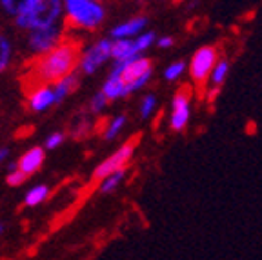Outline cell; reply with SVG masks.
Here are the masks:
<instances>
[{
	"instance_id": "cell-1",
	"label": "cell",
	"mask_w": 262,
	"mask_h": 260,
	"mask_svg": "<svg viewBox=\"0 0 262 260\" xmlns=\"http://www.w3.org/2000/svg\"><path fill=\"white\" fill-rule=\"evenodd\" d=\"M78 60L80 51L77 44L71 40H62L57 48L37 57L35 64L31 66L29 77L33 84H55L62 77L77 71Z\"/></svg>"
},
{
	"instance_id": "cell-20",
	"label": "cell",
	"mask_w": 262,
	"mask_h": 260,
	"mask_svg": "<svg viewBox=\"0 0 262 260\" xmlns=\"http://www.w3.org/2000/svg\"><path fill=\"white\" fill-rule=\"evenodd\" d=\"M107 102H110V98H107L106 93H104V91L100 90L98 93H95L93 97L90 98V111L93 115H100L104 110H106Z\"/></svg>"
},
{
	"instance_id": "cell-13",
	"label": "cell",
	"mask_w": 262,
	"mask_h": 260,
	"mask_svg": "<svg viewBox=\"0 0 262 260\" xmlns=\"http://www.w3.org/2000/svg\"><path fill=\"white\" fill-rule=\"evenodd\" d=\"M78 84H80V71H78V69L55 82L53 88H55V93H57V104H62L66 98L77 90Z\"/></svg>"
},
{
	"instance_id": "cell-9",
	"label": "cell",
	"mask_w": 262,
	"mask_h": 260,
	"mask_svg": "<svg viewBox=\"0 0 262 260\" xmlns=\"http://www.w3.org/2000/svg\"><path fill=\"white\" fill-rule=\"evenodd\" d=\"M58 106L57 93L53 84H33L28 95V107L33 113H46L51 107Z\"/></svg>"
},
{
	"instance_id": "cell-18",
	"label": "cell",
	"mask_w": 262,
	"mask_h": 260,
	"mask_svg": "<svg viewBox=\"0 0 262 260\" xmlns=\"http://www.w3.org/2000/svg\"><path fill=\"white\" fill-rule=\"evenodd\" d=\"M126 122H127L126 115H119V117L111 118L110 124H107L106 129H104V138H106V140H113V138H117L120 131L126 127Z\"/></svg>"
},
{
	"instance_id": "cell-24",
	"label": "cell",
	"mask_w": 262,
	"mask_h": 260,
	"mask_svg": "<svg viewBox=\"0 0 262 260\" xmlns=\"http://www.w3.org/2000/svg\"><path fill=\"white\" fill-rule=\"evenodd\" d=\"M157 107V98L155 95H144V98L140 100V117L142 118H149L153 115Z\"/></svg>"
},
{
	"instance_id": "cell-29",
	"label": "cell",
	"mask_w": 262,
	"mask_h": 260,
	"mask_svg": "<svg viewBox=\"0 0 262 260\" xmlns=\"http://www.w3.org/2000/svg\"><path fill=\"white\" fill-rule=\"evenodd\" d=\"M157 46L162 49L169 48V46H173V38L171 37H160L159 40H157Z\"/></svg>"
},
{
	"instance_id": "cell-8",
	"label": "cell",
	"mask_w": 262,
	"mask_h": 260,
	"mask_svg": "<svg viewBox=\"0 0 262 260\" xmlns=\"http://www.w3.org/2000/svg\"><path fill=\"white\" fill-rule=\"evenodd\" d=\"M215 66H217V49L206 46L193 55L191 64H189V73H191L193 80L202 84V82H206V78L211 77Z\"/></svg>"
},
{
	"instance_id": "cell-25",
	"label": "cell",
	"mask_w": 262,
	"mask_h": 260,
	"mask_svg": "<svg viewBox=\"0 0 262 260\" xmlns=\"http://www.w3.org/2000/svg\"><path fill=\"white\" fill-rule=\"evenodd\" d=\"M26 179H28V175H26L24 171H20L18 167H15V169L8 171L6 182H8L9 186H13V187H18V186H22V184L26 182Z\"/></svg>"
},
{
	"instance_id": "cell-17",
	"label": "cell",
	"mask_w": 262,
	"mask_h": 260,
	"mask_svg": "<svg viewBox=\"0 0 262 260\" xmlns=\"http://www.w3.org/2000/svg\"><path fill=\"white\" fill-rule=\"evenodd\" d=\"M49 197V187L46 184H37V186L29 187L24 195V204L28 207H35L40 206L46 199Z\"/></svg>"
},
{
	"instance_id": "cell-6",
	"label": "cell",
	"mask_w": 262,
	"mask_h": 260,
	"mask_svg": "<svg viewBox=\"0 0 262 260\" xmlns=\"http://www.w3.org/2000/svg\"><path fill=\"white\" fill-rule=\"evenodd\" d=\"M113 58V38H98L80 51L78 71L84 77H91Z\"/></svg>"
},
{
	"instance_id": "cell-3",
	"label": "cell",
	"mask_w": 262,
	"mask_h": 260,
	"mask_svg": "<svg viewBox=\"0 0 262 260\" xmlns=\"http://www.w3.org/2000/svg\"><path fill=\"white\" fill-rule=\"evenodd\" d=\"M106 18L100 0H64V20L82 31H95Z\"/></svg>"
},
{
	"instance_id": "cell-5",
	"label": "cell",
	"mask_w": 262,
	"mask_h": 260,
	"mask_svg": "<svg viewBox=\"0 0 262 260\" xmlns=\"http://www.w3.org/2000/svg\"><path fill=\"white\" fill-rule=\"evenodd\" d=\"M64 22L60 24L48 26V28H38L26 31L24 46L28 49V53L33 57H40V55L48 53L53 48H57L62 40H64Z\"/></svg>"
},
{
	"instance_id": "cell-11",
	"label": "cell",
	"mask_w": 262,
	"mask_h": 260,
	"mask_svg": "<svg viewBox=\"0 0 262 260\" xmlns=\"http://www.w3.org/2000/svg\"><path fill=\"white\" fill-rule=\"evenodd\" d=\"M44 160H46V147L42 149V147L35 146L26 151V153H22L20 159L16 160V166H18L20 171H24L28 177H31V175H35L37 171H40Z\"/></svg>"
},
{
	"instance_id": "cell-16",
	"label": "cell",
	"mask_w": 262,
	"mask_h": 260,
	"mask_svg": "<svg viewBox=\"0 0 262 260\" xmlns=\"http://www.w3.org/2000/svg\"><path fill=\"white\" fill-rule=\"evenodd\" d=\"M124 177H126V169H119V171H115V173H110V175L104 177V179H100L98 180V189H100V193H104V195L115 193L119 189L120 184H122Z\"/></svg>"
},
{
	"instance_id": "cell-22",
	"label": "cell",
	"mask_w": 262,
	"mask_h": 260,
	"mask_svg": "<svg viewBox=\"0 0 262 260\" xmlns=\"http://www.w3.org/2000/svg\"><path fill=\"white\" fill-rule=\"evenodd\" d=\"M228 71H229V66H228V62H224V60H221V62H217V66L213 68V71H211V82H213V85H221L222 82L226 80V75H228Z\"/></svg>"
},
{
	"instance_id": "cell-28",
	"label": "cell",
	"mask_w": 262,
	"mask_h": 260,
	"mask_svg": "<svg viewBox=\"0 0 262 260\" xmlns=\"http://www.w3.org/2000/svg\"><path fill=\"white\" fill-rule=\"evenodd\" d=\"M9 157H11V149L8 146H0V166L8 162Z\"/></svg>"
},
{
	"instance_id": "cell-15",
	"label": "cell",
	"mask_w": 262,
	"mask_h": 260,
	"mask_svg": "<svg viewBox=\"0 0 262 260\" xmlns=\"http://www.w3.org/2000/svg\"><path fill=\"white\" fill-rule=\"evenodd\" d=\"M15 58V44L6 33L0 31V75L11 66Z\"/></svg>"
},
{
	"instance_id": "cell-10",
	"label": "cell",
	"mask_w": 262,
	"mask_h": 260,
	"mask_svg": "<svg viewBox=\"0 0 262 260\" xmlns=\"http://www.w3.org/2000/svg\"><path fill=\"white\" fill-rule=\"evenodd\" d=\"M189 88H180L175 93L171 102V118H169V126L175 131H182L189 122V115H191V104H189Z\"/></svg>"
},
{
	"instance_id": "cell-7",
	"label": "cell",
	"mask_w": 262,
	"mask_h": 260,
	"mask_svg": "<svg viewBox=\"0 0 262 260\" xmlns=\"http://www.w3.org/2000/svg\"><path fill=\"white\" fill-rule=\"evenodd\" d=\"M133 153H135V144L133 142H127V144H124V146H120L115 153H111L107 159H104L102 162L95 167L93 179L100 180L110 175V173H115V171H119V169H126V166L131 162V159H133Z\"/></svg>"
},
{
	"instance_id": "cell-27",
	"label": "cell",
	"mask_w": 262,
	"mask_h": 260,
	"mask_svg": "<svg viewBox=\"0 0 262 260\" xmlns=\"http://www.w3.org/2000/svg\"><path fill=\"white\" fill-rule=\"evenodd\" d=\"M90 120L88 118H80V120H77V126L71 127V135L73 137H84V135L90 133Z\"/></svg>"
},
{
	"instance_id": "cell-23",
	"label": "cell",
	"mask_w": 262,
	"mask_h": 260,
	"mask_svg": "<svg viewBox=\"0 0 262 260\" xmlns=\"http://www.w3.org/2000/svg\"><path fill=\"white\" fill-rule=\"evenodd\" d=\"M64 138L66 135L62 131H51L49 135H46L44 138V147L48 151H53V149H58V147L64 144Z\"/></svg>"
},
{
	"instance_id": "cell-4",
	"label": "cell",
	"mask_w": 262,
	"mask_h": 260,
	"mask_svg": "<svg viewBox=\"0 0 262 260\" xmlns=\"http://www.w3.org/2000/svg\"><path fill=\"white\" fill-rule=\"evenodd\" d=\"M110 73L120 77V80L126 85L127 95H131L142 90L144 85L151 80L153 66L151 60L144 58L142 55H137V57L124 58V60H115Z\"/></svg>"
},
{
	"instance_id": "cell-21",
	"label": "cell",
	"mask_w": 262,
	"mask_h": 260,
	"mask_svg": "<svg viewBox=\"0 0 262 260\" xmlns=\"http://www.w3.org/2000/svg\"><path fill=\"white\" fill-rule=\"evenodd\" d=\"M28 0H0V11L8 16H15Z\"/></svg>"
},
{
	"instance_id": "cell-19",
	"label": "cell",
	"mask_w": 262,
	"mask_h": 260,
	"mask_svg": "<svg viewBox=\"0 0 262 260\" xmlns=\"http://www.w3.org/2000/svg\"><path fill=\"white\" fill-rule=\"evenodd\" d=\"M135 48H137V51H139L140 55L144 53V51H147V49L151 48L153 44L157 42V38H155V33L153 31H142L140 35H137L135 38Z\"/></svg>"
},
{
	"instance_id": "cell-26",
	"label": "cell",
	"mask_w": 262,
	"mask_h": 260,
	"mask_svg": "<svg viewBox=\"0 0 262 260\" xmlns=\"http://www.w3.org/2000/svg\"><path fill=\"white\" fill-rule=\"evenodd\" d=\"M186 69V64L184 62H173L171 66H168L166 68V71H164V77H166V80H177V78L180 77V75L184 73Z\"/></svg>"
},
{
	"instance_id": "cell-30",
	"label": "cell",
	"mask_w": 262,
	"mask_h": 260,
	"mask_svg": "<svg viewBox=\"0 0 262 260\" xmlns=\"http://www.w3.org/2000/svg\"><path fill=\"white\" fill-rule=\"evenodd\" d=\"M2 231H4V226H2V222H0V235H2Z\"/></svg>"
},
{
	"instance_id": "cell-2",
	"label": "cell",
	"mask_w": 262,
	"mask_h": 260,
	"mask_svg": "<svg viewBox=\"0 0 262 260\" xmlns=\"http://www.w3.org/2000/svg\"><path fill=\"white\" fill-rule=\"evenodd\" d=\"M13 22L16 29L24 33L66 22L64 0H28L20 11L13 16Z\"/></svg>"
},
{
	"instance_id": "cell-14",
	"label": "cell",
	"mask_w": 262,
	"mask_h": 260,
	"mask_svg": "<svg viewBox=\"0 0 262 260\" xmlns=\"http://www.w3.org/2000/svg\"><path fill=\"white\" fill-rule=\"evenodd\" d=\"M140 55L133 38H113V60H124Z\"/></svg>"
},
{
	"instance_id": "cell-12",
	"label": "cell",
	"mask_w": 262,
	"mask_h": 260,
	"mask_svg": "<svg viewBox=\"0 0 262 260\" xmlns=\"http://www.w3.org/2000/svg\"><path fill=\"white\" fill-rule=\"evenodd\" d=\"M147 18L146 16H135V18H129L127 22L115 26L111 29V38H135L137 35L146 29Z\"/></svg>"
}]
</instances>
